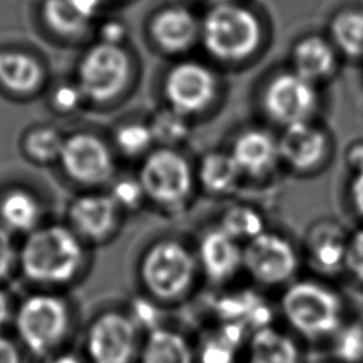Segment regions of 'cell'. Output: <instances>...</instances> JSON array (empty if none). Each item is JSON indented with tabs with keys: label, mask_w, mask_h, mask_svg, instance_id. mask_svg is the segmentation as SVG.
Segmentation results:
<instances>
[{
	"label": "cell",
	"mask_w": 363,
	"mask_h": 363,
	"mask_svg": "<svg viewBox=\"0 0 363 363\" xmlns=\"http://www.w3.org/2000/svg\"><path fill=\"white\" fill-rule=\"evenodd\" d=\"M58 164L69 180L86 187L109 184L115 177L112 146L88 130L67 135Z\"/></svg>",
	"instance_id": "cell-9"
},
{
	"label": "cell",
	"mask_w": 363,
	"mask_h": 363,
	"mask_svg": "<svg viewBox=\"0 0 363 363\" xmlns=\"http://www.w3.org/2000/svg\"><path fill=\"white\" fill-rule=\"evenodd\" d=\"M105 0H44L41 17L45 27L60 38L81 40L91 34L96 21L99 7Z\"/></svg>",
	"instance_id": "cell-19"
},
{
	"label": "cell",
	"mask_w": 363,
	"mask_h": 363,
	"mask_svg": "<svg viewBox=\"0 0 363 363\" xmlns=\"http://www.w3.org/2000/svg\"><path fill=\"white\" fill-rule=\"evenodd\" d=\"M230 155L244 177L264 180L281 163L278 138L262 128L241 130L233 140Z\"/></svg>",
	"instance_id": "cell-18"
},
{
	"label": "cell",
	"mask_w": 363,
	"mask_h": 363,
	"mask_svg": "<svg viewBox=\"0 0 363 363\" xmlns=\"http://www.w3.org/2000/svg\"><path fill=\"white\" fill-rule=\"evenodd\" d=\"M85 264L84 241L62 224L40 225L26 237L18 251L24 277L41 286L71 282Z\"/></svg>",
	"instance_id": "cell-1"
},
{
	"label": "cell",
	"mask_w": 363,
	"mask_h": 363,
	"mask_svg": "<svg viewBox=\"0 0 363 363\" xmlns=\"http://www.w3.org/2000/svg\"><path fill=\"white\" fill-rule=\"evenodd\" d=\"M21 345L34 356H47L67 337L71 315L57 295L40 292L24 298L13 319Z\"/></svg>",
	"instance_id": "cell-7"
},
{
	"label": "cell",
	"mask_w": 363,
	"mask_h": 363,
	"mask_svg": "<svg viewBox=\"0 0 363 363\" xmlns=\"http://www.w3.org/2000/svg\"><path fill=\"white\" fill-rule=\"evenodd\" d=\"M43 208L28 190L14 187L0 197V224L11 234H30L40 227Z\"/></svg>",
	"instance_id": "cell-25"
},
{
	"label": "cell",
	"mask_w": 363,
	"mask_h": 363,
	"mask_svg": "<svg viewBox=\"0 0 363 363\" xmlns=\"http://www.w3.org/2000/svg\"><path fill=\"white\" fill-rule=\"evenodd\" d=\"M200 274L196 251L177 238H160L140 259V281L150 298L174 302L184 298Z\"/></svg>",
	"instance_id": "cell-4"
},
{
	"label": "cell",
	"mask_w": 363,
	"mask_h": 363,
	"mask_svg": "<svg viewBox=\"0 0 363 363\" xmlns=\"http://www.w3.org/2000/svg\"><path fill=\"white\" fill-rule=\"evenodd\" d=\"M139 329L128 313L108 311L92 320L85 349L92 363H132L139 356Z\"/></svg>",
	"instance_id": "cell-12"
},
{
	"label": "cell",
	"mask_w": 363,
	"mask_h": 363,
	"mask_svg": "<svg viewBox=\"0 0 363 363\" xmlns=\"http://www.w3.org/2000/svg\"><path fill=\"white\" fill-rule=\"evenodd\" d=\"M194 169L197 186L213 197H225L235 193L244 179L228 150L204 153Z\"/></svg>",
	"instance_id": "cell-23"
},
{
	"label": "cell",
	"mask_w": 363,
	"mask_h": 363,
	"mask_svg": "<svg viewBox=\"0 0 363 363\" xmlns=\"http://www.w3.org/2000/svg\"><path fill=\"white\" fill-rule=\"evenodd\" d=\"M349 200L356 214L363 218V170L352 176L349 183Z\"/></svg>",
	"instance_id": "cell-39"
},
{
	"label": "cell",
	"mask_w": 363,
	"mask_h": 363,
	"mask_svg": "<svg viewBox=\"0 0 363 363\" xmlns=\"http://www.w3.org/2000/svg\"><path fill=\"white\" fill-rule=\"evenodd\" d=\"M16 308L13 306V301L10 295L0 288V332L14 319Z\"/></svg>",
	"instance_id": "cell-42"
},
{
	"label": "cell",
	"mask_w": 363,
	"mask_h": 363,
	"mask_svg": "<svg viewBox=\"0 0 363 363\" xmlns=\"http://www.w3.org/2000/svg\"><path fill=\"white\" fill-rule=\"evenodd\" d=\"M333 220H319L306 233L305 252L309 262L322 274H336L345 269V255L349 234Z\"/></svg>",
	"instance_id": "cell-20"
},
{
	"label": "cell",
	"mask_w": 363,
	"mask_h": 363,
	"mask_svg": "<svg viewBox=\"0 0 363 363\" xmlns=\"http://www.w3.org/2000/svg\"><path fill=\"white\" fill-rule=\"evenodd\" d=\"M47 363H82V360L74 353H60L51 357Z\"/></svg>",
	"instance_id": "cell-43"
},
{
	"label": "cell",
	"mask_w": 363,
	"mask_h": 363,
	"mask_svg": "<svg viewBox=\"0 0 363 363\" xmlns=\"http://www.w3.org/2000/svg\"><path fill=\"white\" fill-rule=\"evenodd\" d=\"M218 85L211 67L196 60H182L167 69L162 89L166 105L190 118L204 112L216 101Z\"/></svg>",
	"instance_id": "cell-11"
},
{
	"label": "cell",
	"mask_w": 363,
	"mask_h": 363,
	"mask_svg": "<svg viewBox=\"0 0 363 363\" xmlns=\"http://www.w3.org/2000/svg\"><path fill=\"white\" fill-rule=\"evenodd\" d=\"M336 353L345 362H363V329L342 326L336 333Z\"/></svg>",
	"instance_id": "cell-35"
},
{
	"label": "cell",
	"mask_w": 363,
	"mask_h": 363,
	"mask_svg": "<svg viewBox=\"0 0 363 363\" xmlns=\"http://www.w3.org/2000/svg\"><path fill=\"white\" fill-rule=\"evenodd\" d=\"M194 251L200 272L213 284L230 282L242 271V244L217 224L203 231Z\"/></svg>",
	"instance_id": "cell-16"
},
{
	"label": "cell",
	"mask_w": 363,
	"mask_h": 363,
	"mask_svg": "<svg viewBox=\"0 0 363 363\" xmlns=\"http://www.w3.org/2000/svg\"><path fill=\"white\" fill-rule=\"evenodd\" d=\"M112 149L128 159H143L156 147L146 121H125L113 128Z\"/></svg>",
	"instance_id": "cell-31"
},
{
	"label": "cell",
	"mask_w": 363,
	"mask_h": 363,
	"mask_svg": "<svg viewBox=\"0 0 363 363\" xmlns=\"http://www.w3.org/2000/svg\"><path fill=\"white\" fill-rule=\"evenodd\" d=\"M136 176L147 203L169 214L184 210L197 187L194 166L173 147L152 149L140 160Z\"/></svg>",
	"instance_id": "cell-6"
},
{
	"label": "cell",
	"mask_w": 363,
	"mask_h": 363,
	"mask_svg": "<svg viewBox=\"0 0 363 363\" xmlns=\"http://www.w3.org/2000/svg\"><path fill=\"white\" fill-rule=\"evenodd\" d=\"M133 74L135 62L126 45L92 41L78 58L74 79L88 105L106 106L126 94Z\"/></svg>",
	"instance_id": "cell-5"
},
{
	"label": "cell",
	"mask_w": 363,
	"mask_h": 363,
	"mask_svg": "<svg viewBox=\"0 0 363 363\" xmlns=\"http://www.w3.org/2000/svg\"><path fill=\"white\" fill-rule=\"evenodd\" d=\"M345 271L363 285V227L349 234L346 255H345Z\"/></svg>",
	"instance_id": "cell-37"
},
{
	"label": "cell",
	"mask_w": 363,
	"mask_h": 363,
	"mask_svg": "<svg viewBox=\"0 0 363 363\" xmlns=\"http://www.w3.org/2000/svg\"><path fill=\"white\" fill-rule=\"evenodd\" d=\"M152 43L166 54L180 55L200 41L201 18L183 4H170L157 10L147 26Z\"/></svg>",
	"instance_id": "cell-15"
},
{
	"label": "cell",
	"mask_w": 363,
	"mask_h": 363,
	"mask_svg": "<svg viewBox=\"0 0 363 363\" xmlns=\"http://www.w3.org/2000/svg\"><path fill=\"white\" fill-rule=\"evenodd\" d=\"M264 38L259 17L233 0L213 3L201 17L200 41L213 58L240 62L252 57Z\"/></svg>",
	"instance_id": "cell-3"
},
{
	"label": "cell",
	"mask_w": 363,
	"mask_h": 363,
	"mask_svg": "<svg viewBox=\"0 0 363 363\" xmlns=\"http://www.w3.org/2000/svg\"><path fill=\"white\" fill-rule=\"evenodd\" d=\"M47 86L44 62L27 50L0 48V91L18 98H33Z\"/></svg>",
	"instance_id": "cell-17"
},
{
	"label": "cell",
	"mask_w": 363,
	"mask_h": 363,
	"mask_svg": "<svg viewBox=\"0 0 363 363\" xmlns=\"http://www.w3.org/2000/svg\"><path fill=\"white\" fill-rule=\"evenodd\" d=\"M47 95L50 108L61 116H71L88 105L75 79L54 84Z\"/></svg>",
	"instance_id": "cell-33"
},
{
	"label": "cell",
	"mask_w": 363,
	"mask_h": 363,
	"mask_svg": "<svg viewBox=\"0 0 363 363\" xmlns=\"http://www.w3.org/2000/svg\"><path fill=\"white\" fill-rule=\"evenodd\" d=\"M245 363H302V352L291 333L268 325L250 333Z\"/></svg>",
	"instance_id": "cell-22"
},
{
	"label": "cell",
	"mask_w": 363,
	"mask_h": 363,
	"mask_svg": "<svg viewBox=\"0 0 363 363\" xmlns=\"http://www.w3.org/2000/svg\"><path fill=\"white\" fill-rule=\"evenodd\" d=\"M247 328L223 322L220 328L207 332L194 346L196 363H235L240 347L248 340Z\"/></svg>",
	"instance_id": "cell-26"
},
{
	"label": "cell",
	"mask_w": 363,
	"mask_h": 363,
	"mask_svg": "<svg viewBox=\"0 0 363 363\" xmlns=\"http://www.w3.org/2000/svg\"><path fill=\"white\" fill-rule=\"evenodd\" d=\"M126 313L139 332L149 333L162 326V313L157 301L150 296H135L130 301Z\"/></svg>",
	"instance_id": "cell-34"
},
{
	"label": "cell",
	"mask_w": 363,
	"mask_h": 363,
	"mask_svg": "<svg viewBox=\"0 0 363 363\" xmlns=\"http://www.w3.org/2000/svg\"><path fill=\"white\" fill-rule=\"evenodd\" d=\"M346 164L353 173L363 170V140L353 142L346 150Z\"/></svg>",
	"instance_id": "cell-40"
},
{
	"label": "cell",
	"mask_w": 363,
	"mask_h": 363,
	"mask_svg": "<svg viewBox=\"0 0 363 363\" xmlns=\"http://www.w3.org/2000/svg\"><path fill=\"white\" fill-rule=\"evenodd\" d=\"M301 254L286 235L265 230L242 244V271L259 286H286L295 281Z\"/></svg>",
	"instance_id": "cell-8"
},
{
	"label": "cell",
	"mask_w": 363,
	"mask_h": 363,
	"mask_svg": "<svg viewBox=\"0 0 363 363\" xmlns=\"http://www.w3.org/2000/svg\"><path fill=\"white\" fill-rule=\"evenodd\" d=\"M292 71L318 84L330 78L337 68V50L329 38L309 34L299 38L291 51Z\"/></svg>",
	"instance_id": "cell-21"
},
{
	"label": "cell",
	"mask_w": 363,
	"mask_h": 363,
	"mask_svg": "<svg viewBox=\"0 0 363 363\" xmlns=\"http://www.w3.org/2000/svg\"><path fill=\"white\" fill-rule=\"evenodd\" d=\"M95 43L111 45H126L129 37V28L126 23L119 17H101L92 31Z\"/></svg>",
	"instance_id": "cell-36"
},
{
	"label": "cell",
	"mask_w": 363,
	"mask_h": 363,
	"mask_svg": "<svg viewBox=\"0 0 363 363\" xmlns=\"http://www.w3.org/2000/svg\"><path fill=\"white\" fill-rule=\"evenodd\" d=\"M139 363H196L194 346L179 330L160 326L146 333Z\"/></svg>",
	"instance_id": "cell-24"
},
{
	"label": "cell",
	"mask_w": 363,
	"mask_h": 363,
	"mask_svg": "<svg viewBox=\"0 0 363 363\" xmlns=\"http://www.w3.org/2000/svg\"><path fill=\"white\" fill-rule=\"evenodd\" d=\"M16 264H18V251L13 234L0 224V281L11 274Z\"/></svg>",
	"instance_id": "cell-38"
},
{
	"label": "cell",
	"mask_w": 363,
	"mask_h": 363,
	"mask_svg": "<svg viewBox=\"0 0 363 363\" xmlns=\"http://www.w3.org/2000/svg\"><path fill=\"white\" fill-rule=\"evenodd\" d=\"M67 135L50 123L30 126L20 139V147L27 160L41 166L58 163Z\"/></svg>",
	"instance_id": "cell-27"
},
{
	"label": "cell",
	"mask_w": 363,
	"mask_h": 363,
	"mask_svg": "<svg viewBox=\"0 0 363 363\" xmlns=\"http://www.w3.org/2000/svg\"><path fill=\"white\" fill-rule=\"evenodd\" d=\"M156 146L177 149L191 133L189 116L164 105L153 111L146 119Z\"/></svg>",
	"instance_id": "cell-29"
},
{
	"label": "cell",
	"mask_w": 363,
	"mask_h": 363,
	"mask_svg": "<svg viewBox=\"0 0 363 363\" xmlns=\"http://www.w3.org/2000/svg\"><path fill=\"white\" fill-rule=\"evenodd\" d=\"M328 133L311 122L282 129L278 138L281 163L298 174H311L322 167L329 155Z\"/></svg>",
	"instance_id": "cell-13"
},
{
	"label": "cell",
	"mask_w": 363,
	"mask_h": 363,
	"mask_svg": "<svg viewBox=\"0 0 363 363\" xmlns=\"http://www.w3.org/2000/svg\"><path fill=\"white\" fill-rule=\"evenodd\" d=\"M329 40L337 50L352 60L363 58V9L337 11L329 23Z\"/></svg>",
	"instance_id": "cell-28"
},
{
	"label": "cell",
	"mask_w": 363,
	"mask_h": 363,
	"mask_svg": "<svg viewBox=\"0 0 363 363\" xmlns=\"http://www.w3.org/2000/svg\"><path fill=\"white\" fill-rule=\"evenodd\" d=\"M261 102L268 119L286 128L312 121L319 106V94L316 84L289 69L275 74L265 84Z\"/></svg>",
	"instance_id": "cell-10"
},
{
	"label": "cell",
	"mask_w": 363,
	"mask_h": 363,
	"mask_svg": "<svg viewBox=\"0 0 363 363\" xmlns=\"http://www.w3.org/2000/svg\"><path fill=\"white\" fill-rule=\"evenodd\" d=\"M0 363H23L18 347L0 333Z\"/></svg>",
	"instance_id": "cell-41"
},
{
	"label": "cell",
	"mask_w": 363,
	"mask_h": 363,
	"mask_svg": "<svg viewBox=\"0 0 363 363\" xmlns=\"http://www.w3.org/2000/svg\"><path fill=\"white\" fill-rule=\"evenodd\" d=\"M68 227L88 242H102L118 230L122 211L108 193H86L68 206Z\"/></svg>",
	"instance_id": "cell-14"
},
{
	"label": "cell",
	"mask_w": 363,
	"mask_h": 363,
	"mask_svg": "<svg viewBox=\"0 0 363 363\" xmlns=\"http://www.w3.org/2000/svg\"><path fill=\"white\" fill-rule=\"evenodd\" d=\"M279 309L289 328L312 340L332 337L345 323V302L330 285L313 279H295L285 286Z\"/></svg>",
	"instance_id": "cell-2"
},
{
	"label": "cell",
	"mask_w": 363,
	"mask_h": 363,
	"mask_svg": "<svg viewBox=\"0 0 363 363\" xmlns=\"http://www.w3.org/2000/svg\"><path fill=\"white\" fill-rule=\"evenodd\" d=\"M217 225L238 242L245 244L267 230L262 213L251 204H231L220 214Z\"/></svg>",
	"instance_id": "cell-30"
},
{
	"label": "cell",
	"mask_w": 363,
	"mask_h": 363,
	"mask_svg": "<svg viewBox=\"0 0 363 363\" xmlns=\"http://www.w3.org/2000/svg\"><path fill=\"white\" fill-rule=\"evenodd\" d=\"M109 197L123 213H135L147 203L143 187L138 176H118L109 183Z\"/></svg>",
	"instance_id": "cell-32"
},
{
	"label": "cell",
	"mask_w": 363,
	"mask_h": 363,
	"mask_svg": "<svg viewBox=\"0 0 363 363\" xmlns=\"http://www.w3.org/2000/svg\"><path fill=\"white\" fill-rule=\"evenodd\" d=\"M211 1H214V3H217V1H224V0H211Z\"/></svg>",
	"instance_id": "cell-44"
}]
</instances>
